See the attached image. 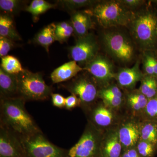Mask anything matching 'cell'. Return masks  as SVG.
Here are the masks:
<instances>
[{
	"label": "cell",
	"instance_id": "6da1fadb",
	"mask_svg": "<svg viewBox=\"0 0 157 157\" xmlns=\"http://www.w3.org/2000/svg\"><path fill=\"white\" fill-rule=\"evenodd\" d=\"M126 28L138 50L157 54V1H148L133 11Z\"/></svg>",
	"mask_w": 157,
	"mask_h": 157
},
{
	"label": "cell",
	"instance_id": "7a4b0ae2",
	"mask_svg": "<svg viewBox=\"0 0 157 157\" xmlns=\"http://www.w3.org/2000/svg\"><path fill=\"white\" fill-rule=\"evenodd\" d=\"M25 100L20 97L1 99V125L20 137L41 132L27 111Z\"/></svg>",
	"mask_w": 157,
	"mask_h": 157
},
{
	"label": "cell",
	"instance_id": "3957f363",
	"mask_svg": "<svg viewBox=\"0 0 157 157\" xmlns=\"http://www.w3.org/2000/svg\"><path fill=\"white\" fill-rule=\"evenodd\" d=\"M124 28L104 29L101 42L108 56L119 64L126 66L137 60L138 49L128 31Z\"/></svg>",
	"mask_w": 157,
	"mask_h": 157
},
{
	"label": "cell",
	"instance_id": "277c9868",
	"mask_svg": "<svg viewBox=\"0 0 157 157\" xmlns=\"http://www.w3.org/2000/svg\"><path fill=\"white\" fill-rule=\"evenodd\" d=\"M87 10L104 29L126 27L133 14L120 0L99 1Z\"/></svg>",
	"mask_w": 157,
	"mask_h": 157
},
{
	"label": "cell",
	"instance_id": "5b68a950",
	"mask_svg": "<svg viewBox=\"0 0 157 157\" xmlns=\"http://www.w3.org/2000/svg\"><path fill=\"white\" fill-rule=\"evenodd\" d=\"M17 97L27 101H43L51 95L52 88L42 75L24 70L17 75Z\"/></svg>",
	"mask_w": 157,
	"mask_h": 157
},
{
	"label": "cell",
	"instance_id": "8992f818",
	"mask_svg": "<svg viewBox=\"0 0 157 157\" xmlns=\"http://www.w3.org/2000/svg\"><path fill=\"white\" fill-rule=\"evenodd\" d=\"M25 157H67V151L51 142L42 131L21 137Z\"/></svg>",
	"mask_w": 157,
	"mask_h": 157
},
{
	"label": "cell",
	"instance_id": "52a82bcc",
	"mask_svg": "<svg viewBox=\"0 0 157 157\" xmlns=\"http://www.w3.org/2000/svg\"><path fill=\"white\" fill-rule=\"evenodd\" d=\"M101 137L95 126L90 124L79 140L67 151V157H98Z\"/></svg>",
	"mask_w": 157,
	"mask_h": 157
},
{
	"label": "cell",
	"instance_id": "ba28073f",
	"mask_svg": "<svg viewBox=\"0 0 157 157\" xmlns=\"http://www.w3.org/2000/svg\"><path fill=\"white\" fill-rule=\"evenodd\" d=\"M94 79L97 84H106L115 78L114 66L106 56L98 53L83 68Z\"/></svg>",
	"mask_w": 157,
	"mask_h": 157
},
{
	"label": "cell",
	"instance_id": "9c48e42d",
	"mask_svg": "<svg viewBox=\"0 0 157 157\" xmlns=\"http://www.w3.org/2000/svg\"><path fill=\"white\" fill-rule=\"evenodd\" d=\"M66 88L71 94L77 96L81 104L84 105L92 104L98 97L97 83L89 76H78L67 85Z\"/></svg>",
	"mask_w": 157,
	"mask_h": 157
},
{
	"label": "cell",
	"instance_id": "30bf717a",
	"mask_svg": "<svg viewBox=\"0 0 157 157\" xmlns=\"http://www.w3.org/2000/svg\"><path fill=\"white\" fill-rule=\"evenodd\" d=\"M99 47L96 37L89 33L78 38L75 45L70 48V55L74 61L86 65L97 56Z\"/></svg>",
	"mask_w": 157,
	"mask_h": 157
},
{
	"label": "cell",
	"instance_id": "8fae6325",
	"mask_svg": "<svg viewBox=\"0 0 157 157\" xmlns=\"http://www.w3.org/2000/svg\"><path fill=\"white\" fill-rule=\"evenodd\" d=\"M0 157H25L21 137L0 125Z\"/></svg>",
	"mask_w": 157,
	"mask_h": 157
},
{
	"label": "cell",
	"instance_id": "7c38bea8",
	"mask_svg": "<svg viewBox=\"0 0 157 157\" xmlns=\"http://www.w3.org/2000/svg\"><path fill=\"white\" fill-rule=\"evenodd\" d=\"M141 60L137 58L132 67L121 68L116 73L115 78L118 83L121 87L132 88L135 86L137 82L141 81L144 76L140 69Z\"/></svg>",
	"mask_w": 157,
	"mask_h": 157
},
{
	"label": "cell",
	"instance_id": "4fadbf2b",
	"mask_svg": "<svg viewBox=\"0 0 157 157\" xmlns=\"http://www.w3.org/2000/svg\"><path fill=\"white\" fill-rule=\"evenodd\" d=\"M83 70V68L74 61H71L56 68L51 74V78L54 83L67 81L76 76Z\"/></svg>",
	"mask_w": 157,
	"mask_h": 157
},
{
	"label": "cell",
	"instance_id": "5bb4252c",
	"mask_svg": "<svg viewBox=\"0 0 157 157\" xmlns=\"http://www.w3.org/2000/svg\"><path fill=\"white\" fill-rule=\"evenodd\" d=\"M118 132H113L101 140L100 155L101 157H119L122 149Z\"/></svg>",
	"mask_w": 157,
	"mask_h": 157
},
{
	"label": "cell",
	"instance_id": "9a60e30c",
	"mask_svg": "<svg viewBox=\"0 0 157 157\" xmlns=\"http://www.w3.org/2000/svg\"><path fill=\"white\" fill-rule=\"evenodd\" d=\"M1 99L17 97V75L7 73L0 69Z\"/></svg>",
	"mask_w": 157,
	"mask_h": 157
},
{
	"label": "cell",
	"instance_id": "2e32d148",
	"mask_svg": "<svg viewBox=\"0 0 157 157\" xmlns=\"http://www.w3.org/2000/svg\"><path fill=\"white\" fill-rule=\"evenodd\" d=\"M92 17L91 15L87 10L76 11L72 15L71 23L78 38L87 35L89 33V31L92 28Z\"/></svg>",
	"mask_w": 157,
	"mask_h": 157
},
{
	"label": "cell",
	"instance_id": "e0dca14e",
	"mask_svg": "<svg viewBox=\"0 0 157 157\" xmlns=\"http://www.w3.org/2000/svg\"><path fill=\"white\" fill-rule=\"evenodd\" d=\"M122 145L131 147L137 144L140 137V128L134 122H129L124 125L118 132Z\"/></svg>",
	"mask_w": 157,
	"mask_h": 157
},
{
	"label": "cell",
	"instance_id": "ac0fdd59",
	"mask_svg": "<svg viewBox=\"0 0 157 157\" xmlns=\"http://www.w3.org/2000/svg\"><path fill=\"white\" fill-rule=\"evenodd\" d=\"M55 29L54 24L49 25L38 33L35 38L36 42L45 48L48 52L49 46L57 41Z\"/></svg>",
	"mask_w": 157,
	"mask_h": 157
},
{
	"label": "cell",
	"instance_id": "d6986e66",
	"mask_svg": "<svg viewBox=\"0 0 157 157\" xmlns=\"http://www.w3.org/2000/svg\"><path fill=\"white\" fill-rule=\"evenodd\" d=\"M0 36L13 40H20L21 37L15 28L13 20L9 15L0 16Z\"/></svg>",
	"mask_w": 157,
	"mask_h": 157
},
{
	"label": "cell",
	"instance_id": "ffe728a7",
	"mask_svg": "<svg viewBox=\"0 0 157 157\" xmlns=\"http://www.w3.org/2000/svg\"><path fill=\"white\" fill-rule=\"evenodd\" d=\"M91 114L92 121L96 125L107 127L112 123L113 118L112 113L103 106H98L93 109Z\"/></svg>",
	"mask_w": 157,
	"mask_h": 157
},
{
	"label": "cell",
	"instance_id": "44dd1931",
	"mask_svg": "<svg viewBox=\"0 0 157 157\" xmlns=\"http://www.w3.org/2000/svg\"><path fill=\"white\" fill-rule=\"evenodd\" d=\"M142 140L157 146V121H147L140 128Z\"/></svg>",
	"mask_w": 157,
	"mask_h": 157
},
{
	"label": "cell",
	"instance_id": "7402d4cb",
	"mask_svg": "<svg viewBox=\"0 0 157 157\" xmlns=\"http://www.w3.org/2000/svg\"><path fill=\"white\" fill-rule=\"evenodd\" d=\"M139 91L148 100L157 95V78L154 76L144 75L141 79Z\"/></svg>",
	"mask_w": 157,
	"mask_h": 157
},
{
	"label": "cell",
	"instance_id": "603a6c76",
	"mask_svg": "<svg viewBox=\"0 0 157 157\" xmlns=\"http://www.w3.org/2000/svg\"><path fill=\"white\" fill-rule=\"evenodd\" d=\"M1 67L7 73L14 75H17L24 70L16 57L9 55L2 58Z\"/></svg>",
	"mask_w": 157,
	"mask_h": 157
},
{
	"label": "cell",
	"instance_id": "cb8c5ba5",
	"mask_svg": "<svg viewBox=\"0 0 157 157\" xmlns=\"http://www.w3.org/2000/svg\"><path fill=\"white\" fill-rule=\"evenodd\" d=\"M54 7V5L44 0H34L25 10L34 16H38Z\"/></svg>",
	"mask_w": 157,
	"mask_h": 157
},
{
	"label": "cell",
	"instance_id": "d4e9b609",
	"mask_svg": "<svg viewBox=\"0 0 157 157\" xmlns=\"http://www.w3.org/2000/svg\"><path fill=\"white\" fill-rule=\"evenodd\" d=\"M74 31L72 23L66 21L59 23L56 25L55 33L57 41L60 42H65L71 36Z\"/></svg>",
	"mask_w": 157,
	"mask_h": 157
},
{
	"label": "cell",
	"instance_id": "484cf974",
	"mask_svg": "<svg viewBox=\"0 0 157 157\" xmlns=\"http://www.w3.org/2000/svg\"><path fill=\"white\" fill-rule=\"evenodd\" d=\"M99 1L93 0H63L59 1L63 6L70 10L81 9L85 7H92Z\"/></svg>",
	"mask_w": 157,
	"mask_h": 157
},
{
	"label": "cell",
	"instance_id": "4316f807",
	"mask_svg": "<svg viewBox=\"0 0 157 157\" xmlns=\"http://www.w3.org/2000/svg\"><path fill=\"white\" fill-rule=\"evenodd\" d=\"M137 151L142 157H153L157 149V146L152 144L141 140L137 146Z\"/></svg>",
	"mask_w": 157,
	"mask_h": 157
},
{
	"label": "cell",
	"instance_id": "83f0119b",
	"mask_svg": "<svg viewBox=\"0 0 157 157\" xmlns=\"http://www.w3.org/2000/svg\"><path fill=\"white\" fill-rule=\"evenodd\" d=\"M21 3V1L18 0H1L0 9L4 12L12 14L20 8Z\"/></svg>",
	"mask_w": 157,
	"mask_h": 157
},
{
	"label": "cell",
	"instance_id": "f1b7e54d",
	"mask_svg": "<svg viewBox=\"0 0 157 157\" xmlns=\"http://www.w3.org/2000/svg\"><path fill=\"white\" fill-rule=\"evenodd\" d=\"M144 110L149 120L157 121V95L148 100Z\"/></svg>",
	"mask_w": 157,
	"mask_h": 157
},
{
	"label": "cell",
	"instance_id": "f546056e",
	"mask_svg": "<svg viewBox=\"0 0 157 157\" xmlns=\"http://www.w3.org/2000/svg\"><path fill=\"white\" fill-rule=\"evenodd\" d=\"M13 46V43L12 40L0 36V57L1 58L7 56Z\"/></svg>",
	"mask_w": 157,
	"mask_h": 157
},
{
	"label": "cell",
	"instance_id": "4dcf8cb0",
	"mask_svg": "<svg viewBox=\"0 0 157 157\" xmlns=\"http://www.w3.org/2000/svg\"><path fill=\"white\" fill-rule=\"evenodd\" d=\"M110 95L122 98L123 94L119 88L116 85L110 86L108 87L103 88L99 91L98 96Z\"/></svg>",
	"mask_w": 157,
	"mask_h": 157
},
{
	"label": "cell",
	"instance_id": "1f68e13d",
	"mask_svg": "<svg viewBox=\"0 0 157 157\" xmlns=\"http://www.w3.org/2000/svg\"><path fill=\"white\" fill-rule=\"evenodd\" d=\"M120 2L132 12L140 9L147 2L144 0H120Z\"/></svg>",
	"mask_w": 157,
	"mask_h": 157
},
{
	"label": "cell",
	"instance_id": "d6a6232c",
	"mask_svg": "<svg viewBox=\"0 0 157 157\" xmlns=\"http://www.w3.org/2000/svg\"><path fill=\"white\" fill-rule=\"evenodd\" d=\"M81 102L79 98L75 95L72 94L66 98V105L65 108L68 110H71L75 107L80 106Z\"/></svg>",
	"mask_w": 157,
	"mask_h": 157
},
{
	"label": "cell",
	"instance_id": "836d02e7",
	"mask_svg": "<svg viewBox=\"0 0 157 157\" xmlns=\"http://www.w3.org/2000/svg\"><path fill=\"white\" fill-rule=\"evenodd\" d=\"M106 104L113 107L120 106L122 102V98L110 95L100 96Z\"/></svg>",
	"mask_w": 157,
	"mask_h": 157
},
{
	"label": "cell",
	"instance_id": "e575fe53",
	"mask_svg": "<svg viewBox=\"0 0 157 157\" xmlns=\"http://www.w3.org/2000/svg\"><path fill=\"white\" fill-rule=\"evenodd\" d=\"M52 104L55 107L62 108L65 107L66 98L58 94H52Z\"/></svg>",
	"mask_w": 157,
	"mask_h": 157
},
{
	"label": "cell",
	"instance_id": "d590c367",
	"mask_svg": "<svg viewBox=\"0 0 157 157\" xmlns=\"http://www.w3.org/2000/svg\"><path fill=\"white\" fill-rule=\"evenodd\" d=\"M127 152L129 157H139L137 151L134 149L128 150Z\"/></svg>",
	"mask_w": 157,
	"mask_h": 157
},
{
	"label": "cell",
	"instance_id": "8d00e7d4",
	"mask_svg": "<svg viewBox=\"0 0 157 157\" xmlns=\"http://www.w3.org/2000/svg\"><path fill=\"white\" fill-rule=\"evenodd\" d=\"M122 157H129L128 155V153H127V151L123 155Z\"/></svg>",
	"mask_w": 157,
	"mask_h": 157
},
{
	"label": "cell",
	"instance_id": "74e56055",
	"mask_svg": "<svg viewBox=\"0 0 157 157\" xmlns=\"http://www.w3.org/2000/svg\"></svg>",
	"mask_w": 157,
	"mask_h": 157
}]
</instances>
